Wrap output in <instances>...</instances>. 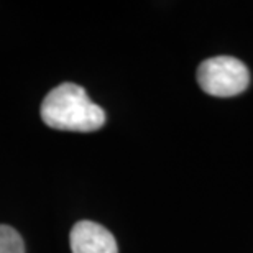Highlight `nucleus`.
Listing matches in <instances>:
<instances>
[{
    "instance_id": "nucleus-1",
    "label": "nucleus",
    "mask_w": 253,
    "mask_h": 253,
    "mask_svg": "<svg viewBox=\"0 0 253 253\" xmlns=\"http://www.w3.org/2000/svg\"><path fill=\"white\" fill-rule=\"evenodd\" d=\"M42 119L49 128L64 131H94L105 124L102 107L89 99L78 84L64 83L49 90L42 104Z\"/></svg>"
},
{
    "instance_id": "nucleus-2",
    "label": "nucleus",
    "mask_w": 253,
    "mask_h": 253,
    "mask_svg": "<svg viewBox=\"0 0 253 253\" xmlns=\"http://www.w3.org/2000/svg\"><path fill=\"white\" fill-rule=\"evenodd\" d=\"M197 83L214 97H234L249 87V68L237 58L215 56L206 59L197 69Z\"/></svg>"
},
{
    "instance_id": "nucleus-3",
    "label": "nucleus",
    "mask_w": 253,
    "mask_h": 253,
    "mask_svg": "<svg viewBox=\"0 0 253 253\" xmlns=\"http://www.w3.org/2000/svg\"><path fill=\"white\" fill-rule=\"evenodd\" d=\"M73 253H119L115 237L105 227L90 220L78 222L71 230Z\"/></svg>"
},
{
    "instance_id": "nucleus-4",
    "label": "nucleus",
    "mask_w": 253,
    "mask_h": 253,
    "mask_svg": "<svg viewBox=\"0 0 253 253\" xmlns=\"http://www.w3.org/2000/svg\"><path fill=\"white\" fill-rule=\"evenodd\" d=\"M0 253H25L22 235L13 227L0 225Z\"/></svg>"
}]
</instances>
